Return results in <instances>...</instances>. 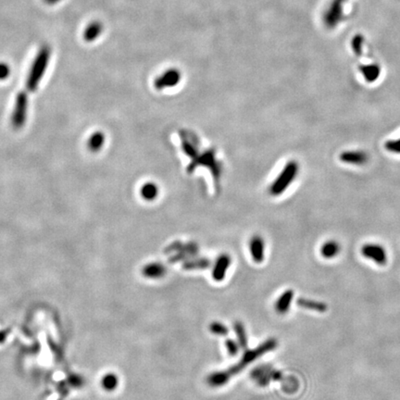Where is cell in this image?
<instances>
[{
  "mask_svg": "<svg viewBox=\"0 0 400 400\" xmlns=\"http://www.w3.org/2000/svg\"><path fill=\"white\" fill-rule=\"evenodd\" d=\"M339 159L346 164L363 166L368 162L369 155L362 150H347L342 152Z\"/></svg>",
  "mask_w": 400,
  "mask_h": 400,
  "instance_id": "8",
  "label": "cell"
},
{
  "mask_svg": "<svg viewBox=\"0 0 400 400\" xmlns=\"http://www.w3.org/2000/svg\"><path fill=\"white\" fill-rule=\"evenodd\" d=\"M27 96L25 93H20L16 97L15 107L12 114V124L15 128H21L26 121Z\"/></svg>",
  "mask_w": 400,
  "mask_h": 400,
  "instance_id": "5",
  "label": "cell"
},
{
  "mask_svg": "<svg viewBox=\"0 0 400 400\" xmlns=\"http://www.w3.org/2000/svg\"><path fill=\"white\" fill-rule=\"evenodd\" d=\"M281 374L271 368L270 366H261L255 369L251 373V378L261 386H266L272 381H276L280 378Z\"/></svg>",
  "mask_w": 400,
  "mask_h": 400,
  "instance_id": "6",
  "label": "cell"
},
{
  "mask_svg": "<svg viewBox=\"0 0 400 400\" xmlns=\"http://www.w3.org/2000/svg\"><path fill=\"white\" fill-rule=\"evenodd\" d=\"M140 195L144 200L153 201L159 196V187L154 183L148 181L141 187Z\"/></svg>",
  "mask_w": 400,
  "mask_h": 400,
  "instance_id": "16",
  "label": "cell"
},
{
  "mask_svg": "<svg viewBox=\"0 0 400 400\" xmlns=\"http://www.w3.org/2000/svg\"><path fill=\"white\" fill-rule=\"evenodd\" d=\"M320 255L325 260H332L339 255L341 245L336 240H328L320 246Z\"/></svg>",
  "mask_w": 400,
  "mask_h": 400,
  "instance_id": "14",
  "label": "cell"
},
{
  "mask_svg": "<svg viewBox=\"0 0 400 400\" xmlns=\"http://www.w3.org/2000/svg\"><path fill=\"white\" fill-rule=\"evenodd\" d=\"M209 330L216 336H225L228 335V328L219 321L212 322L209 326Z\"/></svg>",
  "mask_w": 400,
  "mask_h": 400,
  "instance_id": "22",
  "label": "cell"
},
{
  "mask_svg": "<svg viewBox=\"0 0 400 400\" xmlns=\"http://www.w3.org/2000/svg\"><path fill=\"white\" fill-rule=\"evenodd\" d=\"M225 346H226V348H227V351H228L231 356L235 357L236 354H238L240 346L234 339H227L226 342H225Z\"/></svg>",
  "mask_w": 400,
  "mask_h": 400,
  "instance_id": "24",
  "label": "cell"
},
{
  "mask_svg": "<svg viewBox=\"0 0 400 400\" xmlns=\"http://www.w3.org/2000/svg\"><path fill=\"white\" fill-rule=\"evenodd\" d=\"M294 297H295V293H294L292 289H287L283 292L279 299H277L276 303H275V310L277 311L278 314H286L288 312L291 305L293 302Z\"/></svg>",
  "mask_w": 400,
  "mask_h": 400,
  "instance_id": "11",
  "label": "cell"
},
{
  "mask_svg": "<svg viewBox=\"0 0 400 400\" xmlns=\"http://www.w3.org/2000/svg\"><path fill=\"white\" fill-rule=\"evenodd\" d=\"M181 80V72L176 69H170L166 70L159 76L155 82L154 86L158 90H162L169 87L177 86Z\"/></svg>",
  "mask_w": 400,
  "mask_h": 400,
  "instance_id": "7",
  "label": "cell"
},
{
  "mask_svg": "<svg viewBox=\"0 0 400 400\" xmlns=\"http://www.w3.org/2000/svg\"><path fill=\"white\" fill-rule=\"evenodd\" d=\"M118 384H119V379L115 374H107L102 378V387L107 391L116 389Z\"/></svg>",
  "mask_w": 400,
  "mask_h": 400,
  "instance_id": "19",
  "label": "cell"
},
{
  "mask_svg": "<svg viewBox=\"0 0 400 400\" xmlns=\"http://www.w3.org/2000/svg\"><path fill=\"white\" fill-rule=\"evenodd\" d=\"M249 251L253 261L262 263L265 258V243L260 235H254L249 241Z\"/></svg>",
  "mask_w": 400,
  "mask_h": 400,
  "instance_id": "9",
  "label": "cell"
},
{
  "mask_svg": "<svg viewBox=\"0 0 400 400\" xmlns=\"http://www.w3.org/2000/svg\"><path fill=\"white\" fill-rule=\"evenodd\" d=\"M5 336V335H0V340H1V336Z\"/></svg>",
  "mask_w": 400,
  "mask_h": 400,
  "instance_id": "27",
  "label": "cell"
},
{
  "mask_svg": "<svg viewBox=\"0 0 400 400\" xmlns=\"http://www.w3.org/2000/svg\"><path fill=\"white\" fill-rule=\"evenodd\" d=\"M278 347V341L274 338H270L263 342L261 346L254 348L253 350H247L244 353L240 360L231 368L222 372H215L209 374L207 378V383L211 387H221L227 384L232 376L240 374L241 372L246 368L250 363L255 361L259 357H262L266 353L275 350Z\"/></svg>",
  "mask_w": 400,
  "mask_h": 400,
  "instance_id": "1",
  "label": "cell"
},
{
  "mask_svg": "<svg viewBox=\"0 0 400 400\" xmlns=\"http://www.w3.org/2000/svg\"><path fill=\"white\" fill-rule=\"evenodd\" d=\"M46 1H47V2H48V3H50V4H51V3H55V2H57L58 0H46Z\"/></svg>",
  "mask_w": 400,
  "mask_h": 400,
  "instance_id": "26",
  "label": "cell"
},
{
  "mask_svg": "<svg viewBox=\"0 0 400 400\" xmlns=\"http://www.w3.org/2000/svg\"><path fill=\"white\" fill-rule=\"evenodd\" d=\"M231 265V258L227 254H223L217 259L212 270V278L216 282L223 281Z\"/></svg>",
  "mask_w": 400,
  "mask_h": 400,
  "instance_id": "10",
  "label": "cell"
},
{
  "mask_svg": "<svg viewBox=\"0 0 400 400\" xmlns=\"http://www.w3.org/2000/svg\"><path fill=\"white\" fill-rule=\"evenodd\" d=\"M360 254L365 259L374 262L379 266H384L387 264L388 256L387 252L383 245L375 243H366L360 247Z\"/></svg>",
  "mask_w": 400,
  "mask_h": 400,
  "instance_id": "4",
  "label": "cell"
},
{
  "mask_svg": "<svg viewBox=\"0 0 400 400\" xmlns=\"http://www.w3.org/2000/svg\"><path fill=\"white\" fill-rule=\"evenodd\" d=\"M210 265V262L208 260H199V261H192L188 262L184 265V269L186 270H198V269H206Z\"/></svg>",
  "mask_w": 400,
  "mask_h": 400,
  "instance_id": "21",
  "label": "cell"
},
{
  "mask_svg": "<svg viewBox=\"0 0 400 400\" xmlns=\"http://www.w3.org/2000/svg\"><path fill=\"white\" fill-rule=\"evenodd\" d=\"M10 75V68L8 65L0 63V80H4Z\"/></svg>",
  "mask_w": 400,
  "mask_h": 400,
  "instance_id": "25",
  "label": "cell"
},
{
  "mask_svg": "<svg viewBox=\"0 0 400 400\" xmlns=\"http://www.w3.org/2000/svg\"><path fill=\"white\" fill-rule=\"evenodd\" d=\"M385 150L393 154H400V137L397 139H391L385 142Z\"/></svg>",
  "mask_w": 400,
  "mask_h": 400,
  "instance_id": "23",
  "label": "cell"
},
{
  "mask_svg": "<svg viewBox=\"0 0 400 400\" xmlns=\"http://www.w3.org/2000/svg\"><path fill=\"white\" fill-rule=\"evenodd\" d=\"M299 171V163L295 160L288 161L270 187V194L273 197L281 196L295 181Z\"/></svg>",
  "mask_w": 400,
  "mask_h": 400,
  "instance_id": "2",
  "label": "cell"
},
{
  "mask_svg": "<svg viewBox=\"0 0 400 400\" xmlns=\"http://www.w3.org/2000/svg\"><path fill=\"white\" fill-rule=\"evenodd\" d=\"M105 143V135L100 132L95 133L88 141V148L91 151L96 152L98 150H101L103 144Z\"/></svg>",
  "mask_w": 400,
  "mask_h": 400,
  "instance_id": "18",
  "label": "cell"
},
{
  "mask_svg": "<svg viewBox=\"0 0 400 400\" xmlns=\"http://www.w3.org/2000/svg\"><path fill=\"white\" fill-rule=\"evenodd\" d=\"M297 303H298V306L302 309L313 310V311L319 312V313H325L326 311L328 310V305L324 302L314 300V299L300 298L298 299Z\"/></svg>",
  "mask_w": 400,
  "mask_h": 400,
  "instance_id": "13",
  "label": "cell"
},
{
  "mask_svg": "<svg viewBox=\"0 0 400 400\" xmlns=\"http://www.w3.org/2000/svg\"><path fill=\"white\" fill-rule=\"evenodd\" d=\"M48 59H49V50L48 48H44L32 64V69L30 75L27 79V90L32 92L37 90L39 82L43 77L44 72L48 66Z\"/></svg>",
  "mask_w": 400,
  "mask_h": 400,
  "instance_id": "3",
  "label": "cell"
},
{
  "mask_svg": "<svg viewBox=\"0 0 400 400\" xmlns=\"http://www.w3.org/2000/svg\"><path fill=\"white\" fill-rule=\"evenodd\" d=\"M166 272V267L159 262H152L147 264L142 270L143 275L149 279H160L165 276Z\"/></svg>",
  "mask_w": 400,
  "mask_h": 400,
  "instance_id": "12",
  "label": "cell"
},
{
  "mask_svg": "<svg viewBox=\"0 0 400 400\" xmlns=\"http://www.w3.org/2000/svg\"><path fill=\"white\" fill-rule=\"evenodd\" d=\"M101 30L102 26L100 23H98V22L92 23L90 26L86 29V32H85V38H86V41L95 40L101 32Z\"/></svg>",
  "mask_w": 400,
  "mask_h": 400,
  "instance_id": "20",
  "label": "cell"
},
{
  "mask_svg": "<svg viewBox=\"0 0 400 400\" xmlns=\"http://www.w3.org/2000/svg\"><path fill=\"white\" fill-rule=\"evenodd\" d=\"M359 69L364 79L368 83H374L381 74V68L377 64L361 65Z\"/></svg>",
  "mask_w": 400,
  "mask_h": 400,
  "instance_id": "15",
  "label": "cell"
},
{
  "mask_svg": "<svg viewBox=\"0 0 400 400\" xmlns=\"http://www.w3.org/2000/svg\"><path fill=\"white\" fill-rule=\"evenodd\" d=\"M234 329H235V334L237 336L238 339V344L244 350L247 349V336L245 333V326L243 325V323L240 321H236L234 325Z\"/></svg>",
  "mask_w": 400,
  "mask_h": 400,
  "instance_id": "17",
  "label": "cell"
}]
</instances>
